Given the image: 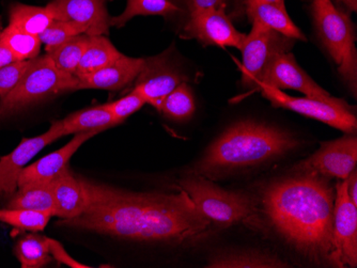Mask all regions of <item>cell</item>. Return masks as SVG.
Returning <instances> with one entry per match:
<instances>
[{"mask_svg": "<svg viewBox=\"0 0 357 268\" xmlns=\"http://www.w3.org/2000/svg\"><path fill=\"white\" fill-rule=\"evenodd\" d=\"M84 211L60 225L142 243L188 246L204 239L211 225L185 191L135 193L80 180Z\"/></svg>", "mask_w": 357, "mask_h": 268, "instance_id": "obj_1", "label": "cell"}, {"mask_svg": "<svg viewBox=\"0 0 357 268\" xmlns=\"http://www.w3.org/2000/svg\"><path fill=\"white\" fill-rule=\"evenodd\" d=\"M268 223L290 247L319 265L340 267L334 237L335 189L328 179L294 172L262 191Z\"/></svg>", "mask_w": 357, "mask_h": 268, "instance_id": "obj_2", "label": "cell"}, {"mask_svg": "<svg viewBox=\"0 0 357 268\" xmlns=\"http://www.w3.org/2000/svg\"><path fill=\"white\" fill-rule=\"evenodd\" d=\"M298 145L300 140L296 136L276 126L238 122L208 145L190 173L215 181L280 159Z\"/></svg>", "mask_w": 357, "mask_h": 268, "instance_id": "obj_3", "label": "cell"}, {"mask_svg": "<svg viewBox=\"0 0 357 268\" xmlns=\"http://www.w3.org/2000/svg\"><path fill=\"white\" fill-rule=\"evenodd\" d=\"M312 12L321 43L335 62L342 81L356 97V36L349 12L337 7L332 0H312Z\"/></svg>", "mask_w": 357, "mask_h": 268, "instance_id": "obj_4", "label": "cell"}, {"mask_svg": "<svg viewBox=\"0 0 357 268\" xmlns=\"http://www.w3.org/2000/svg\"><path fill=\"white\" fill-rule=\"evenodd\" d=\"M178 186L215 227L229 228L250 223L256 216V204L250 196L227 191L208 178L188 173V177L178 181Z\"/></svg>", "mask_w": 357, "mask_h": 268, "instance_id": "obj_5", "label": "cell"}, {"mask_svg": "<svg viewBox=\"0 0 357 268\" xmlns=\"http://www.w3.org/2000/svg\"><path fill=\"white\" fill-rule=\"evenodd\" d=\"M78 78L59 71L46 54L31 60L21 81L0 102V117L11 115L36 102L77 90Z\"/></svg>", "mask_w": 357, "mask_h": 268, "instance_id": "obj_6", "label": "cell"}, {"mask_svg": "<svg viewBox=\"0 0 357 268\" xmlns=\"http://www.w3.org/2000/svg\"><path fill=\"white\" fill-rule=\"evenodd\" d=\"M296 41L275 30L252 24V31L246 35L245 42L241 49L243 87L256 90L271 62L280 54L292 51Z\"/></svg>", "mask_w": 357, "mask_h": 268, "instance_id": "obj_7", "label": "cell"}, {"mask_svg": "<svg viewBox=\"0 0 357 268\" xmlns=\"http://www.w3.org/2000/svg\"><path fill=\"white\" fill-rule=\"evenodd\" d=\"M259 91L274 107L284 108L307 118L328 124L344 134H355L357 120L353 107L348 103L331 104L310 97H294L268 86L260 85Z\"/></svg>", "mask_w": 357, "mask_h": 268, "instance_id": "obj_8", "label": "cell"}, {"mask_svg": "<svg viewBox=\"0 0 357 268\" xmlns=\"http://www.w3.org/2000/svg\"><path fill=\"white\" fill-rule=\"evenodd\" d=\"M357 138L346 134L338 139L321 143L308 159L296 164L294 172H306L324 179L346 180L356 169Z\"/></svg>", "mask_w": 357, "mask_h": 268, "instance_id": "obj_9", "label": "cell"}, {"mask_svg": "<svg viewBox=\"0 0 357 268\" xmlns=\"http://www.w3.org/2000/svg\"><path fill=\"white\" fill-rule=\"evenodd\" d=\"M188 76L172 61L170 53L165 52L144 59L133 90L144 97L146 103L160 111L168 94L180 84L188 83Z\"/></svg>", "mask_w": 357, "mask_h": 268, "instance_id": "obj_10", "label": "cell"}, {"mask_svg": "<svg viewBox=\"0 0 357 268\" xmlns=\"http://www.w3.org/2000/svg\"><path fill=\"white\" fill-rule=\"evenodd\" d=\"M181 37L197 40L204 46L234 47L240 51L246 39L245 33L234 27V22L225 12L215 9L190 12Z\"/></svg>", "mask_w": 357, "mask_h": 268, "instance_id": "obj_11", "label": "cell"}, {"mask_svg": "<svg viewBox=\"0 0 357 268\" xmlns=\"http://www.w3.org/2000/svg\"><path fill=\"white\" fill-rule=\"evenodd\" d=\"M264 85L278 90H296L310 99L319 100L331 104L346 103L344 100L337 99L323 89L310 77L296 62L294 54H280L271 62L257 86ZM256 89V90H257Z\"/></svg>", "mask_w": 357, "mask_h": 268, "instance_id": "obj_12", "label": "cell"}, {"mask_svg": "<svg viewBox=\"0 0 357 268\" xmlns=\"http://www.w3.org/2000/svg\"><path fill=\"white\" fill-rule=\"evenodd\" d=\"M333 237L340 267H356L357 205L349 197L344 180L335 187Z\"/></svg>", "mask_w": 357, "mask_h": 268, "instance_id": "obj_13", "label": "cell"}, {"mask_svg": "<svg viewBox=\"0 0 357 268\" xmlns=\"http://www.w3.org/2000/svg\"><path fill=\"white\" fill-rule=\"evenodd\" d=\"M63 137L61 121H55L51 127L42 135L22 140L11 153L0 157V197L10 198L17 187L22 170L27 166L46 145Z\"/></svg>", "mask_w": 357, "mask_h": 268, "instance_id": "obj_14", "label": "cell"}, {"mask_svg": "<svg viewBox=\"0 0 357 268\" xmlns=\"http://www.w3.org/2000/svg\"><path fill=\"white\" fill-rule=\"evenodd\" d=\"M55 21L69 22L84 35L107 36L109 19L105 0H53L46 6Z\"/></svg>", "mask_w": 357, "mask_h": 268, "instance_id": "obj_15", "label": "cell"}, {"mask_svg": "<svg viewBox=\"0 0 357 268\" xmlns=\"http://www.w3.org/2000/svg\"><path fill=\"white\" fill-rule=\"evenodd\" d=\"M98 132H85L75 134L71 141L61 149L47 154L35 164L26 166L22 170L17 181V187L31 185V184L50 183L53 181L60 172L68 167L72 156L77 152L86 141L98 135Z\"/></svg>", "mask_w": 357, "mask_h": 268, "instance_id": "obj_16", "label": "cell"}, {"mask_svg": "<svg viewBox=\"0 0 357 268\" xmlns=\"http://www.w3.org/2000/svg\"><path fill=\"white\" fill-rule=\"evenodd\" d=\"M144 59L122 55L110 65L78 79L77 90L98 89L117 91L135 81Z\"/></svg>", "mask_w": 357, "mask_h": 268, "instance_id": "obj_17", "label": "cell"}, {"mask_svg": "<svg viewBox=\"0 0 357 268\" xmlns=\"http://www.w3.org/2000/svg\"><path fill=\"white\" fill-rule=\"evenodd\" d=\"M52 186L55 200L54 216L62 220H69L84 211L87 198L83 184L80 179L72 175L69 167L60 172V175L52 181Z\"/></svg>", "mask_w": 357, "mask_h": 268, "instance_id": "obj_18", "label": "cell"}, {"mask_svg": "<svg viewBox=\"0 0 357 268\" xmlns=\"http://www.w3.org/2000/svg\"><path fill=\"white\" fill-rule=\"evenodd\" d=\"M245 14L252 24L275 30L291 39L307 40L300 28L289 17L284 3H248L245 5Z\"/></svg>", "mask_w": 357, "mask_h": 268, "instance_id": "obj_19", "label": "cell"}, {"mask_svg": "<svg viewBox=\"0 0 357 268\" xmlns=\"http://www.w3.org/2000/svg\"><path fill=\"white\" fill-rule=\"evenodd\" d=\"M210 268H287L288 262L271 252L257 249L228 250L218 252L208 260Z\"/></svg>", "mask_w": 357, "mask_h": 268, "instance_id": "obj_20", "label": "cell"}, {"mask_svg": "<svg viewBox=\"0 0 357 268\" xmlns=\"http://www.w3.org/2000/svg\"><path fill=\"white\" fill-rule=\"evenodd\" d=\"M61 121L63 136L85 132H101L117 126L105 106L99 105L71 113Z\"/></svg>", "mask_w": 357, "mask_h": 268, "instance_id": "obj_21", "label": "cell"}, {"mask_svg": "<svg viewBox=\"0 0 357 268\" xmlns=\"http://www.w3.org/2000/svg\"><path fill=\"white\" fill-rule=\"evenodd\" d=\"M122 55L123 54L120 53L107 38L92 36L89 37V43L76 70L75 76L78 79L86 77L110 65Z\"/></svg>", "mask_w": 357, "mask_h": 268, "instance_id": "obj_22", "label": "cell"}, {"mask_svg": "<svg viewBox=\"0 0 357 268\" xmlns=\"http://www.w3.org/2000/svg\"><path fill=\"white\" fill-rule=\"evenodd\" d=\"M6 209L48 211L55 209L53 186L50 183L31 184L20 187L6 204Z\"/></svg>", "mask_w": 357, "mask_h": 268, "instance_id": "obj_23", "label": "cell"}, {"mask_svg": "<svg viewBox=\"0 0 357 268\" xmlns=\"http://www.w3.org/2000/svg\"><path fill=\"white\" fill-rule=\"evenodd\" d=\"M54 19L47 8L14 3L10 8L9 25L32 36H40Z\"/></svg>", "mask_w": 357, "mask_h": 268, "instance_id": "obj_24", "label": "cell"}, {"mask_svg": "<svg viewBox=\"0 0 357 268\" xmlns=\"http://www.w3.org/2000/svg\"><path fill=\"white\" fill-rule=\"evenodd\" d=\"M15 253L23 268L44 267L51 263L50 239L31 233L24 236L15 246Z\"/></svg>", "mask_w": 357, "mask_h": 268, "instance_id": "obj_25", "label": "cell"}, {"mask_svg": "<svg viewBox=\"0 0 357 268\" xmlns=\"http://www.w3.org/2000/svg\"><path fill=\"white\" fill-rule=\"evenodd\" d=\"M178 9L170 0H128L126 9L120 15L110 17V27L122 28L138 15H162L168 17L178 13Z\"/></svg>", "mask_w": 357, "mask_h": 268, "instance_id": "obj_26", "label": "cell"}, {"mask_svg": "<svg viewBox=\"0 0 357 268\" xmlns=\"http://www.w3.org/2000/svg\"><path fill=\"white\" fill-rule=\"evenodd\" d=\"M89 43V36L78 35L60 45L57 49L48 52L54 65L59 71L75 76L76 70L83 58Z\"/></svg>", "mask_w": 357, "mask_h": 268, "instance_id": "obj_27", "label": "cell"}, {"mask_svg": "<svg viewBox=\"0 0 357 268\" xmlns=\"http://www.w3.org/2000/svg\"><path fill=\"white\" fill-rule=\"evenodd\" d=\"M196 110L194 93L188 83H182L168 94L160 106V113L176 122L190 120Z\"/></svg>", "mask_w": 357, "mask_h": 268, "instance_id": "obj_28", "label": "cell"}, {"mask_svg": "<svg viewBox=\"0 0 357 268\" xmlns=\"http://www.w3.org/2000/svg\"><path fill=\"white\" fill-rule=\"evenodd\" d=\"M0 42L13 54L16 60L35 59L41 51L39 36H32L8 25L0 33Z\"/></svg>", "mask_w": 357, "mask_h": 268, "instance_id": "obj_29", "label": "cell"}, {"mask_svg": "<svg viewBox=\"0 0 357 268\" xmlns=\"http://www.w3.org/2000/svg\"><path fill=\"white\" fill-rule=\"evenodd\" d=\"M53 216V210H48V211L22 209L0 210L1 223L30 232L43 231Z\"/></svg>", "mask_w": 357, "mask_h": 268, "instance_id": "obj_30", "label": "cell"}, {"mask_svg": "<svg viewBox=\"0 0 357 268\" xmlns=\"http://www.w3.org/2000/svg\"><path fill=\"white\" fill-rule=\"evenodd\" d=\"M84 35L77 25L69 22L54 21L39 36L41 43L45 45L46 53L57 49L75 36Z\"/></svg>", "mask_w": 357, "mask_h": 268, "instance_id": "obj_31", "label": "cell"}, {"mask_svg": "<svg viewBox=\"0 0 357 268\" xmlns=\"http://www.w3.org/2000/svg\"><path fill=\"white\" fill-rule=\"evenodd\" d=\"M188 11L198 10L215 9L225 12L231 21L242 19L245 15L244 0H184Z\"/></svg>", "mask_w": 357, "mask_h": 268, "instance_id": "obj_32", "label": "cell"}, {"mask_svg": "<svg viewBox=\"0 0 357 268\" xmlns=\"http://www.w3.org/2000/svg\"><path fill=\"white\" fill-rule=\"evenodd\" d=\"M146 104L147 103L144 97L135 90H132L126 97L112 103L104 104V106L109 111L117 125H119L133 113H137L138 110Z\"/></svg>", "mask_w": 357, "mask_h": 268, "instance_id": "obj_33", "label": "cell"}, {"mask_svg": "<svg viewBox=\"0 0 357 268\" xmlns=\"http://www.w3.org/2000/svg\"><path fill=\"white\" fill-rule=\"evenodd\" d=\"M31 60H15L0 69V99H5L21 81Z\"/></svg>", "mask_w": 357, "mask_h": 268, "instance_id": "obj_34", "label": "cell"}, {"mask_svg": "<svg viewBox=\"0 0 357 268\" xmlns=\"http://www.w3.org/2000/svg\"><path fill=\"white\" fill-rule=\"evenodd\" d=\"M50 253H51L53 259H55L58 263L64 264V265L69 266L73 268H89L90 266L85 265V264L79 263V262L74 260L71 255L66 251L63 246L56 241V239H50Z\"/></svg>", "mask_w": 357, "mask_h": 268, "instance_id": "obj_35", "label": "cell"}, {"mask_svg": "<svg viewBox=\"0 0 357 268\" xmlns=\"http://www.w3.org/2000/svg\"><path fill=\"white\" fill-rule=\"evenodd\" d=\"M347 191L351 201L357 205V170L354 169L346 180Z\"/></svg>", "mask_w": 357, "mask_h": 268, "instance_id": "obj_36", "label": "cell"}, {"mask_svg": "<svg viewBox=\"0 0 357 268\" xmlns=\"http://www.w3.org/2000/svg\"><path fill=\"white\" fill-rule=\"evenodd\" d=\"M16 58L11 53L8 47H6L1 42H0V69L9 65L11 62L15 61Z\"/></svg>", "mask_w": 357, "mask_h": 268, "instance_id": "obj_37", "label": "cell"}, {"mask_svg": "<svg viewBox=\"0 0 357 268\" xmlns=\"http://www.w3.org/2000/svg\"><path fill=\"white\" fill-rule=\"evenodd\" d=\"M335 5L344 6L348 12H356L357 0H332Z\"/></svg>", "mask_w": 357, "mask_h": 268, "instance_id": "obj_38", "label": "cell"}, {"mask_svg": "<svg viewBox=\"0 0 357 268\" xmlns=\"http://www.w3.org/2000/svg\"><path fill=\"white\" fill-rule=\"evenodd\" d=\"M284 3V0H244V3L248 5V3Z\"/></svg>", "mask_w": 357, "mask_h": 268, "instance_id": "obj_39", "label": "cell"}]
</instances>
